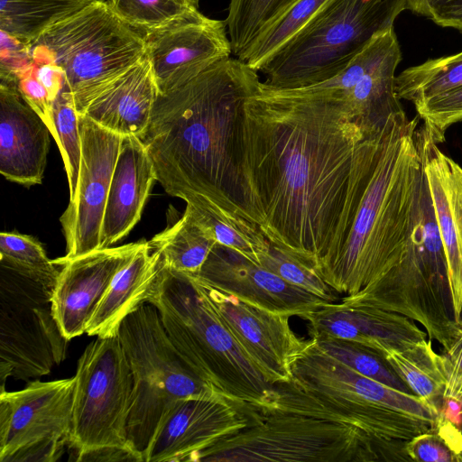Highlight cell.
<instances>
[{"instance_id": "28", "label": "cell", "mask_w": 462, "mask_h": 462, "mask_svg": "<svg viewBox=\"0 0 462 462\" xmlns=\"http://www.w3.org/2000/svg\"><path fill=\"white\" fill-rule=\"evenodd\" d=\"M384 357L411 393L439 414L446 377L442 356L434 350L432 341L425 338L404 349H387Z\"/></svg>"}, {"instance_id": "22", "label": "cell", "mask_w": 462, "mask_h": 462, "mask_svg": "<svg viewBox=\"0 0 462 462\" xmlns=\"http://www.w3.org/2000/svg\"><path fill=\"white\" fill-rule=\"evenodd\" d=\"M419 142L446 254L454 316L462 326V168L439 150L423 125Z\"/></svg>"}, {"instance_id": "4", "label": "cell", "mask_w": 462, "mask_h": 462, "mask_svg": "<svg viewBox=\"0 0 462 462\" xmlns=\"http://www.w3.org/2000/svg\"><path fill=\"white\" fill-rule=\"evenodd\" d=\"M147 302L157 308L171 342L202 379L237 402L259 411L269 406L273 384L220 321L193 275L162 264Z\"/></svg>"}, {"instance_id": "11", "label": "cell", "mask_w": 462, "mask_h": 462, "mask_svg": "<svg viewBox=\"0 0 462 462\" xmlns=\"http://www.w3.org/2000/svg\"><path fill=\"white\" fill-rule=\"evenodd\" d=\"M0 378L29 381L48 374L67 355L52 310V291L1 265Z\"/></svg>"}, {"instance_id": "9", "label": "cell", "mask_w": 462, "mask_h": 462, "mask_svg": "<svg viewBox=\"0 0 462 462\" xmlns=\"http://www.w3.org/2000/svg\"><path fill=\"white\" fill-rule=\"evenodd\" d=\"M68 448L76 461L143 462L128 439L133 375L118 335L97 337L75 374Z\"/></svg>"}, {"instance_id": "23", "label": "cell", "mask_w": 462, "mask_h": 462, "mask_svg": "<svg viewBox=\"0 0 462 462\" xmlns=\"http://www.w3.org/2000/svg\"><path fill=\"white\" fill-rule=\"evenodd\" d=\"M51 131L17 86L0 83V172L25 187L41 184Z\"/></svg>"}, {"instance_id": "30", "label": "cell", "mask_w": 462, "mask_h": 462, "mask_svg": "<svg viewBox=\"0 0 462 462\" xmlns=\"http://www.w3.org/2000/svg\"><path fill=\"white\" fill-rule=\"evenodd\" d=\"M93 0H0V30L30 45Z\"/></svg>"}, {"instance_id": "44", "label": "cell", "mask_w": 462, "mask_h": 462, "mask_svg": "<svg viewBox=\"0 0 462 462\" xmlns=\"http://www.w3.org/2000/svg\"><path fill=\"white\" fill-rule=\"evenodd\" d=\"M17 88L25 102L44 121L54 137L55 127L52 116L54 101L43 85L35 78L33 69L19 79Z\"/></svg>"}, {"instance_id": "33", "label": "cell", "mask_w": 462, "mask_h": 462, "mask_svg": "<svg viewBox=\"0 0 462 462\" xmlns=\"http://www.w3.org/2000/svg\"><path fill=\"white\" fill-rule=\"evenodd\" d=\"M329 0H296L267 24L237 57L260 71L264 63L293 37Z\"/></svg>"}, {"instance_id": "48", "label": "cell", "mask_w": 462, "mask_h": 462, "mask_svg": "<svg viewBox=\"0 0 462 462\" xmlns=\"http://www.w3.org/2000/svg\"><path fill=\"white\" fill-rule=\"evenodd\" d=\"M405 1H406V4H407V9L411 10V6H412V5H413L415 0H405Z\"/></svg>"}, {"instance_id": "32", "label": "cell", "mask_w": 462, "mask_h": 462, "mask_svg": "<svg viewBox=\"0 0 462 462\" xmlns=\"http://www.w3.org/2000/svg\"><path fill=\"white\" fill-rule=\"evenodd\" d=\"M462 86V51L410 67L395 78L398 97L417 105Z\"/></svg>"}, {"instance_id": "10", "label": "cell", "mask_w": 462, "mask_h": 462, "mask_svg": "<svg viewBox=\"0 0 462 462\" xmlns=\"http://www.w3.org/2000/svg\"><path fill=\"white\" fill-rule=\"evenodd\" d=\"M118 337L133 375L128 439L143 457L162 415L177 400L220 393L175 347L153 304L145 302L128 315Z\"/></svg>"}, {"instance_id": "39", "label": "cell", "mask_w": 462, "mask_h": 462, "mask_svg": "<svg viewBox=\"0 0 462 462\" xmlns=\"http://www.w3.org/2000/svg\"><path fill=\"white\" fill-rule=\"evenodd\" d=\"M411 461L462 462V429L439 413L430 429L406 441Z\"/></svg>"}, {"instance_id": "26", "label": "cell", "mask_w": 462, "mask_h": 462, "mask_svg": "<svg viewBox=\"0 0 462 462\" xmlns=\"http://www.w3.org/2000/svg\"><path fill=\"white\" fill-rule=\"evenodd\" d=\"M162 265L161 254L144 241L133 259L115 275L87 325L86 334L99 337L118 335L123 320L152 294Z\"/></svg>"}, {"instance_id": "7", "label": "cell", "mask_w": 462, "mask_h": 462, "mask_svg": "<svg viewBox=\"0 0 462 462\" xmlns=\"http://www.w3.org/2000/svg\"><path fill=\"white\" fill-rule=\"evenodd\" d=\"M406 9L405 0H329L264 63L263 83L292 89L334 77Z\"/></svg>"}, {"instance_id": "49", "label": "cell", "mask_w": 462, "mask_h": 462, "mask_svg": "<svg viewBox=\"0 0 462 462\" xmlns=\"http://www.w3.org/2000/svg\"><path fill=\"white\" fill-rule=\"evenodd\" d=\"M461 429H462V427H461Z\"/></svg>"}, {"instance_id": "16", "label": "cell", "mask_w": 462, "mask_h": 462, "mask_svg": "<svg viewBox=\"0 0 462 462\" xmlns=\"http://www.w3.org/2000/svg\"><path fill=\"white\" fill-rule=\"evenodd\" d=\"M402 60L393 27L377 35L339 73L325 80L346 104L364 136L403 112L395 90V70Z\"/></svg>"}, {"instance_id": "35", "label": "cell", "mask_w": 462, "mask_h": 462, "mask_svg": "<svg viewBox=\"0 0 462 462\" xmlns=\"http://www.w3.org/2000/svg\"><path fill=\"white\" fill-rule=\"evenodd\" d=\"M0 259L1 265L53 290L60 270L53 260L48 258L42 244L32 236L2 232Z\"/></svg>"}, {"instance_id": "2", "label": "cell", "mask_w": 462, "mask_h": 462, "mask_svg": "<svg viewBox=\"0 0 462 462\" xmlns=\"http://www.w3.org/2000/svg\"><path fill=\"white\" fill-rule=\"evenodd\" d=\"M261 82L237 58L209 66L181 86L158 94L140 138L166 193L200 194L255 223L264 219L246 173L245 101Z\"/></svg>"}, {"instance_id": "29", "label": "cell", "mask_w": 462, "mask_h": 462, "mask_svg": "<svg viewBox=\"0 0 462 462\" xmlns=\"http://www.w3.org/2000/svg\"><path fill=\"white\" fill-rule=\"evenodd\" d=\"M340 302L362 337L364 346L383 356L387 349H404L427 337L425 330L414 320L399 313L344 299Z\"/></svg>"}, {"instance_id": "43", "label": "cell", "mask_w": 462, "mask_h": 462, "mask_svg": "<svg viewBox=\"0 0 462 462\" xmlns=\"http://www.w3.org/2000/svg\"><path fill=\"white\" fill-rule=\"evenodd\" d=\"M411 11L462 32V0H415Z\"/></svg>"}, {"instance_id": "27", "label": "cell", "mask_w": 462, "mask_h": 462, "mask_svg": "<svg viewBox=\"0 0 462 462\" xmlns=\"http://www.w3.org/2000/svg\"><path fill=\"white\" fill-rule=\"evenodd\" d=\"M181 199L186 202L185 210L217 244L235 250L259 264L260 257L267 253L271 243L255 223L200 194L189 193Z\"/></svg>"}, {"instance_id": "12", "label": "cell", "mask_w": 462, "mask_h": 462, "mask_svg": "<svg viewBox=\"0 0 462 462\" xmlns=\"http://www.w3.org/2000/svg\"><path fill=\"white\" fill-rule=\"evenodd\" d=\"M75 377L0 393V461L55 462L69 446Z\"/></svg>"}, {"instance_id": "5", "label": "cell", "mask_w": 462, "mask_h": 462, "mask_svg": "<svg viewBox=\"0 0 462 462\" xmlns=\"http://www.w3.org/2000/svg\"><path fill=\"white\" fill-rule=\"evenodd\" d=\"M343 299L405 316L443 350L450 346L460 325L454 316L446 254L424 169L401 254L362 291Z\"/></svg>"}, {"instance_id": "17", "label": "cell", "mask_w": 462, "mask_h": 462, "mask_svg": "<svg viewBox=\"0 0 462 462\" xmlns=\"http://www.w3.org/2000/svg\"><path fill=\"white\" fill-rule=\"evenodd\" d=\"M143 37L159 94L181 86L232 54L226 21L202 13Z\"/></svg>"}, {"instance_id": "14", "label": "cell", "mask_w": 462, "mask_h": 462, "mask_svg": "<svg viewBox=\"0 0 462 462\" xmlns=\"http://www.w3.org/2000/svg\"><path fill=\"white\" fill-rule=\"evenodd\" d=\"M195 278L220 321L266 379L273 384L291 381V365L311 342L293 332L291 316L260 308Z\"/></svg>"}, {"instance_id": "15", "label": "cell", "mask_w": 462, "mask_h": 462, "mask_svg": "<svg viewBox=\"0 0 462 462\" xmlns=\"http://www.w3.org/2000/svg\"><path fill=\"white\" fill-rule=\"evenodd\" d=\"M82 155L76 197L60 217L69 260L100 249L103 217L122 135L79 116Z\"/></svg>"}, {"instance_id": "37", "label": "cell", "mask_w": 462, "mask_h": 462, "mask_svg": "<svg viewBox=\"0 0 462 462\" xmlns=\"http://www.w3.org/2000/svg\"><path fill=\"white\" fill-rule=\"evenodd\" d=\"M328 356L368 378L393 389L411 393L407 384L398 376L385 357L375 350L346 340L312 339Z\"/></svg>"}, {"instance_id": "6", "label": "cell", "mask_w": 462, "mask_h": 462, "mask_svg": "<svg viewBox=\"0 0 462 462\" xmlns=\"http://www.w3.org/2000/svg\"><path fill=\"white\" fill-rule=\"evenodd\" d=\"M35 64L53 63L82 116L88 105L145 56L143 33L121 21L108 2L88 5L30 44Z\"/></svg>"}, {"instance_id": "38", "label": "cell", "mask_w": 462, "mask_h": 462, "mask_svg": "<svg viewBox=\"0 0 462 462\" xmlns=\"http://www.w3.org/2000/svg\"><path fill=\"white\" fill-rule=\"evenodd\" d=\"M52 116L55 127L53 138L63 159L69 187V202H73L79 177L82 142L79 115L72 95L66 88L53 102Z\"/></svg>"}, {"instance_id": "24", "label": "cell", "mask_w": 462, "mask_h": 462, "mask_svg": "<svg viewBox=\"0 0 462 462\" xmlns=\"http://www.w3.org/2000/svg\"><path fill=\"white\" fill-rule=\"evenodd\" d=\"M156 180L143 142L135 135L122 136L103 217L100 248L110 247L137 224Z\"/></svg>"}, {"instance_id": "3", "label": "cell", "mask_w": 462, "mask_h": 462, "mask_svg": "<svg viewBox=\"0 0 462 462\" xmlns=\"http://www.w3.org/2000/svg\"><path fill=\"white\" fill-rule=\"evenodd\" d=\"M422 169L418 120L404 111L358 143L340 221L317 267L335 291L358 293L399 257Z\"/></svg>"}, {"instance_id": "1", "label": "cell", "mask_w": 462, "mask_h": 462, "mask_svg": "<svg viewBox=\"0 0 462 462\" xmlns=\"http://www.w3.org/2000/svg\"><path fill=\"white\" fill-rule=\"evenodd\" d=\"M245 109L246 173L263 233L317 268L333 243L364 134L346 105L318 85L261 81Z\"/></svg>"}, {"instance_id": "41", "label": "cell", "mask_w": 462, "mask_h": 462, "mask_svg": "<svg viewBox=\"0 0 462 462\" xmlns=\"http://www.w3.org/2000/svg\"><path fill=\"white\" fill-rule=\"evenodd\" d=\"M423 125L439 143L445 132L453 124L462 120V86L430 97L414 105Z\"/></svg>"}, {"instance_id": "25", "label": "cell", "mask_w": 462, "mask_h": 462, "mask_svg": "<svg viewBox=\"0 0 462 462\" xmlns=\"http://www.w3.org/2000/svg\"><path fill=\"white\" fill-rule=\"evenodd\" d=\"M158 94L151 64L144 56L95 98L82 116L122 136L141 138L150 124Z\"/></svg>"}, {"instance_id": "47", "label": "cell", "mask_w": 462, "mask_h": 462, "mask_svg": "<svg viewBox=\"0 0 462 462\" xmlns=\"http://www.w3.org/2000/svg\"><path fill=\"white\" fill-rule=\"evenodd\" d=\"M440 413L457 427H462V402L444 398Z\"/></svg>"}, {"instance_id": "45", "label": "cell", "mask_w": 462, "mask_h": 462, "mask_svg": "<svg viewBox=\"0 0 462 462\" xmlns=\"http://www.w3.org/2000/svg\"><path fill=\"white\" fill-rule=\"evenodd\" d=\"M441 356L446 377L443 398L462 402V326L450 346L443 350Z\"/></svg>"}, {"instance_id": "42", "label": "cell", "mask_w": 462, "mask_h": 462, "mask_svg": "<svg viewBox=\"0 0 462 462\" xmlns=\"http://www.w3.org/2000/svg\"><path fill=\"white\" fill-rule=\"evenodd\" d=\"M35 66L30 45L0 30V79L16 85Z\"/></svg>"}, {"instance_id": "36", "label": "cell", "mask_w": 462, "mask_h": 462, "mask_svg": "<svg viewBox=\"0 0 462 462\" xmlns=\"http://www.w3.org/2000/svg\"><path fill=\"white\" fill-rule=\"evenodd\" d=\"M296 0H230L225 19L232 54L239 57L257 33Z\"/></svg>"}, {"instance_id": "13", "label": "cell", "mask_w": 462, "mask_h": 462, "mask_svg": "<svg viewBox=\"0 0 462 462\" xmlns=\"http://www.w3.org/2000/svg\"><path fill=\"white\" fill-rule=\"evenodd\" d=\"M260 411L222 393L177 400L162 415L143 462H191L199 451L253 423Z\"/></svg>"}, {"instance_id": "20", "label": "cell", "mask_w": 462, "mask_h": 462, "mask_svg": "<svg viewBox=\"0 0 462 462\" xmlns=\"http://www.w3.org/2000/svg\"><path fill=\"white\" fill-rule=\"evenodd\" d=\"M193 276L260 308L302 319L328 302L218 244Z\"/></svg>"}, {"instance_id": "8", "label": "cell", "mask_w": 462, "mask_h": 462, "mask_svg": "<svg viewBox=\"0 0 462 462\" xmlns=\"http://www.w3.org/2000/svg\"><path fill=\"white\" fill-rule=\"evenodd\" d=\"M395 440L310 416L260 411L249 426L197 453L191 462H392Z\"/></svg>"}, {"instance_id": "21", "label": "cell", "mask_w": 462, "mask_h": 462, "mask_svg": "<svg viewBox=\"0 0 462 462\" xmlns=\"http://www.w3.org/2000/svg\"><path fill=\"white\" fill-rule=\"evenodd\" d=\"M280 411L321 419L352 426L374 439L404 440L427 431L431 422L385 407L365 408L302 390L291 382L273 385L267 409L262 412Z\"/></svg>"}, {"instance_id": "18", "label": "cell", "mask_w": 462, "mask_h": 462, "mask_svg": "<svg viewBox=\"0 0 462 462\" xmlns=\"http://www.w3.org/2000/svg\"><path fill=\"white\" fill-rule=\"evenodd\" d=\"M143 242L100 248L65 261L53 260L62 268L52 290V310L69 341L86 333L115 275L133 259Z\"/></svg>"}, {"instance_id": "46", "label": "cell", "mask_w": 462, "mask_h": 462, "mask_svg": "<svg viewBox=\"0 0 462 462\" xmlns=\"http://www.w3.org/2000/svg\"><path fill=\"white\" fill-rule=\"evenodd\" d=\"M33 74L47 89L53 101L65 88L63 71L53 63L35 64Z\"/></svg>"}, {"instance_id": "34", "label": "cell", "mask_w": 462, "mask_h": 462, "mask_svg": "<svg viewBox=\"0 0 462 462\" xmlns=\"http://www.w3.org/2000/svg\"><path fill=\"white\" fill-rule=\"evenodd\" d=\"M108 4L121 21L143 33L161 31L201 13L199 0H109Z\"/></svg>"}, {"instance_id": "40", "label": "cell", "mask_w": 462, "mask_h": 462, "mask_svg": "<svg viewBox=\"0 0 462 462\" xmlns=\"http://www.w3.org/2000/svg\"><path fill=\"white\" fill-rule=\"evenodd\" d=\"M271 243V242H270ZM259 264L280 278L328 302H337L334 290L324 281L315 265L271 243Z\"/></svg>"}, {"instance_id": "31", "label": "cell", "mask_w": 462, "mask_h": 462, "mask_svg": "<svg viewBox=\"0 0 462 462\" xmlns=\"http://www.w3.org/2000/svg\"><path fill=\"white\" fill-rule=\"evenodd\" d=\"M149 243L161 254L164 266L190 275L199 272L217 244L186 210L176 223Z\"/></svg>"}, {"instance_id": "19", "label": "cell", "mask_w": 462, "mask_h": 462, "mask_svg": "<svg viewBox=\"0 0 462 462\" xmlns=\"http://www.w3.org/2000/svg\"><path fill=\"white\" fill-rule=\"evenodd\" d=\"M289 382L315 394L361 407H387L431 423L439 415L418 396L360 374L328 356L312 339L291 365V379Z\"/></svg>"}]
</instances>
